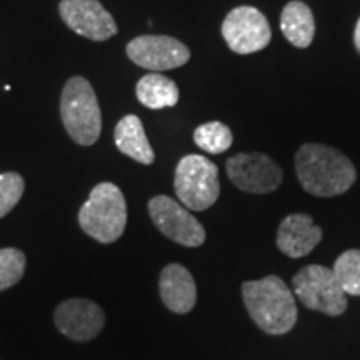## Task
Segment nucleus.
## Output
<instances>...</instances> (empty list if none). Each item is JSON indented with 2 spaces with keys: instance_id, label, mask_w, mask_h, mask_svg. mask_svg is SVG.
<instances>
[{
  "instance_id": "nucleus-8",
  "label": "nucleus",
  "mask_w": 360,
  "mask_h": 360,
  "mask_svg": "<svg viewBox=\"0 0 360 360\" xmlns=\"http://www.w3.org/2000/svg\"><path fill=\"white\" fill-rule=\"evenodd\" d=\"M222 35L232 52L240 56L262 51L272 39L264 13L249 6L236 7L227 13L222 24Z\"/></svg>"
},
{
  "instance_id": "nucleus-21",
  "label": "nucleus",
  "mask_w": 360,
  "mask_h": 360,
  "mask_svg": "<svg viewBox=\"0 0 360 360\" xmlns=\"http://www.w3.org/2000/svg\"><path fill=\"white\" fill-rule=\"evenodd\" d=\"M25 191V182L20 174L4 172L0 174V219L6 217L12 209L19 204Z\"/></svg>"
},
{
  "instance_id": "nucleus-22",
  "label": "nucleus",
  "mask_w": 360,
  "mask_h": 360,
  "mask_svg": "<svg viewBox=\"0 0 360 360\" xmlns=\"http://www.w3.org/2000/svg\"><path fill=\"white\" fill-rule=\"evenodd\" d=\"M354 42H355V49H357L359 53H360V19H359V22H357V25H355Z\"/></svg>"
},
{
  "instance_id": "nucleus-18",
  "label": "nucleus",
  "mask_w": 360,
  "mask_h": 360,
  "mask_svg": "<svg viewBox=\"0 0 360 360\" xmlns=\"http://www.w3.org/2000/svg\"><path fill=\"white\" fill-rule=\"evenodd\" d=\"M193 141H195L197 147L202 150L209 152V154H224L232 146V132L227 125L222 122H207L202 124L193 132Z\"/></svg>"
},
{
  "instance_id": "nucleus-10",
  "label": "nucleus",
  "mask_w": 360,
  "mask_h": 360,
  "mask_svg": "<svg viewBox=\"0 0 360 360\" xmlns=\"http://www.w3.org/2000/svg\"><path fill=\"white\" fill-rule=\"evenodd\" d=\"M225 169L233 186L249 193L274 192L282 182V170L277 162L259 152L233 155Z\"/></svg>"
},
{
  "instance_id": "nucleus-4",
  "label": "nucleus",
  "mask_w": 360,
  "mask_h": 360,
  "mask_svg": "<svg viewBox=\"0 0 360 360\" xmlns=\"http://www.w3.org/2000/svg\"><path fill=\"white\" fill-rule=\"evenodd\" d=\"M62 124L70 139L79 146L89 147L102 134V112L92 85L84 77H72L60 97Z\"/></svg>"
},
{
  "instance_id": "nucleus-13",
  "label": "nucleus",
  "mask_w": 360,
  "mask_h": 360,
  "mask_svg": "<svg viewBox=\"0 0 360 360\" xmlns=\"http://www.w3.org/2000/svg\"><path fill=\"white\" fill-rule=\"evenodd\" d=\"M322 240V229L314 222L310 215H287L278 225L277 247L292 259H300L310 254Z\"/></svg>"
},
{
  "instance_id": "nucleus-7",
  "label": "nucleus",
  "mask_w": 360,
  "mask_h": 360,
  "mask_svg": "<svg viewBox=\"0 0 360 360\" xmlns=\"http://www.w3.org/2000/svg\"><path fill=\"white\" fill-rule=\"evenodd\" d=\"M152 222L170 240L186 247H200L205 242L202 224L188 212L187 207L167 195H157L148 202Z\"/></svg>"
},
{
  "instance_id": "nucleus-6",
  "label": "nucleus",
  "mask_w": 360,
  "mask_h": 360,
  "mask_svg": "<svg viewBox=\"0 0 360 360\" xmlns=\"http://www.w3.org/2000/svg\"><path fill=\"white\" fill-rule=\"evenodd\" d=\"M294 292L310 310L340 315L347 309V294L337 282L334 270L323 265H307L294 277Z\"/></svg>"
},
{
  "instance_id": "nucleus-15",
  "label": "nucleus",
  "mask_w": 360,
  "mask_h": 360,
  "mask_svg": "<svg viewBox=\"0 0 360 360\" xmlns=\"http://www.w3.org/2000/svg\"><path fill=\"white\" fill-rule=\"evenodd\" d=\"M114 139L117 148L124 155L143 165L154 164V148L148 143L142 120L137 115H125L124 119H120L115 125Z\"/></svg>"
},
{
  "instance_id": "nucleus-12",
  "label": "nucleus",
  "mask_w": 360,
  "mask_h": 360,
  "mask_svg": "<svg viewBox=\"0 0 360 360\" xmlns=\"http://www.w3.org/2000/svg\"><path fill=\"white\" fill-rule=\"evenodd\" d=\"M53 322L60 334L75 342H89L105 327V314L89 299H69L58 304Z\"/></svg>"
},
{
  "instance_id": "nucleus-19",
  "label": "nucleus",
  "mask_w": 360,
  "mask_h": 360,
  "mask_svg": "<svg viewBox=\"0 0 360 360\" xmlns=\"http://www.w3.org/2000/svg\"><path fill=\"white\" fill-rule=\"evenodd\" d=\"M334 276L342 290L350 295H360V250H345L334 264Z\"/></svg>"
},
{
  "instance_id": "nucleus-2",
  "label": "nucleus",
  "mask_w": 360,
  "mask_h": 360,
  "mask_svg": "<svg viewBox=\"0 0 360 360\" xmlns=\"http://www.w3.org/2000/svg\"><path fill=\"white\" fill-rule=\"evenodd\" d=\"M245 307L257 326L270 335L292 330L297 322V305L287 283L277 276L250 281L242 285Z\"/></svg>"
},
{
  "instance_id": "nucleus-14",
  "label": "nucleus",
  "mask_w": 360,
  "mask_h": 360,
  "mask_svg": "<svg viewBox=\"0 0 360 360\" xmlns=\"http://www.w3.org/2000/svg\"><path fill=\"white\" fill-rule=\"evenodd\" d=\"M162 302L175 314H188L195 307L197 285L192 274L180 264H169L160 272Z\"/></svg>"
},
{
  "instance_id": "nucleus-17",
  "label": "nucleus",
  "mask_w": 360,
  "mask_h": 360,
  "mask_svg": "<svg viewBox=\"0 0 360 360\" xmlns=\"http://www.w3.org/2000/svg\"><path fill=\"white\" fill-rule=\"evenodd\" d=\"M139 102L147 109L159 110L174 107L179 102V87L172 79L160 74H147L137 82L135 87Z\"/></svg>"
},
{
  "instance_id": "nucleus-9",
  "label": "nucleus",
  "mask_w": 360,
  "mask_h": 360,
  "mask_svg": "<svg viewBox=\"0 0 360 360\" xmlns=\"http://www.w3.org/2000/svg\"><path fill=\"white\" fill-rule=\"evenodd\" d=\"M127 57L142 69L160 72L186 65L191 51L180 40L167 35H141L127 44Z\"/></svg>"
},
{
  "instance_id": "nucleus-5",
  "label": "nucleus",
  "mask_w": 360,
  "mask_h": 360,
  "mask_svg": "<svg viewBox=\"0 0 360 360\" xmlns=\"http://www.w3.org/2000/svg\"><path fill=\"white\" fill-rule=\"evenodd\" d=\"M174 188L187 209L197 212L209 209L220 193L217 165L202 155L182 157L175 169Z\"/></svg>"
},
{
  "instance_id": "nucleus-1",
  "label": "nucleus",
  "mask_w": 360,
  "mask_h": 360,
  "mask_svg": "<svg viewBox=\"0 0 360 360\" xmlns=\"http://www.w3.org/2000/svg\"><path fill=\"white\" fill-rule=\"evenodd\" d=\"M295 172L305 192L334 197L354 186L357 172L347 157L322 143H305L295 155Z\"/></svg>"
},
{
  "instance_id": "nucleus-3",
  "label": "nucleus",
  "mask_w": 360,
  "mask_h": 360,
  "mask_svg": "<svg viewBox=\"0 0 360 360\" xmlns=\"http://www.w3.org/2000/svg\"><path fill=\"white\" fill-rule=\"evenodd\" d=\"M82 231L101 244L119 240L127 227V202L122 191L112 182H101L90 192L79 210Z\"/></svg>"
},
{
  "instance_id": "nucleus-16",
  "label": "nucleus",
  "mask_w": 360,
  "mask_h": 360,
  "mask_svg": "<svg viewBox=\"0 0 360 360\" xmlns=\"http://www.w3.org/2000/svg\"><path fill=\"white\" fill-rule=\"evenodd\" d=\"M281 30L292 45L299 49H307L315 35V20L312 11L304 2L294 0L282 11Z\"/></svg>"
},
{
  "instance_id": "nucleus-20",
  "label": "nucleus",
  "mask_w": 360,
  "mask_h": 360,
  "mask_svg": "<svg viewBox=\"0 0 360 360\" xmlns=\"http://www.w3.org/2000/svg\"><path fill=\"white\" fill-rule=\"evenodd\" d=\"M27 259L19 249H0V292L11 289L22 281L25 274Z\"/></svg>"
},
{
  "instance_id": "nucleus-11",
  "label": "nucleus",
  "mask_w": 360,
  "mask_h": 360,
  "mask_svg": "<svg viewBox=\"0 0 360 360\" xmlns=\"http://www.w3.org/2000/svg\"><path fill=\"white\" fill-rule=\"evenodd\" d=\"M58 13L70 30L96 42L109 40L119 30L114 17L98 0H62Z\"/></svg>"
}]
</instances>
